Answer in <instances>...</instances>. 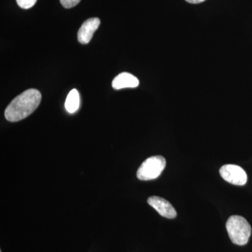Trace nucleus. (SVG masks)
Returning <instances> with one entry per match:
<instances>
[{
  "label": "nucleus",
  "mask_w": 252,
  "mask_h": 252,
  "mask_svg": "<svg viewBox=\"0 0 252 252\" xmlns=\"http://www.w3.org/2000/svg\"><path fill=\"white\" fill-rule=\"evenodd\" d=\"M138 79L130 73L123 72L114 78L112 81V87L116 90L126 89V88H136L139 86Z\"/></svg>",
  "instance_id": "nucleus-7"
},
{
  "label": "nucleus",
  "mask_w": 252,
  "mask_h": 252,
  "mask_svg": "<svg viewBox=\"0 0 252 252\" xmlns=\"http://www.w3.org/2000/svg\"><path fill=\"white\" fill-rule=\"evenodd\" d=\"M60 1L63 7L66 8V9H70V8L77 6L80 2L81 0H60Z\"/></svg>",
  "instance_id": "nucleus-10"
},
{
  "label": "nucleus",
  "mask_w": 252,
  "mask_h": 252,
  "mask_svg": "<svg viewBox=\"0 0 252 252\" xmlns=\"http://www.w3.org/2000/svg\"></svg>",
  "instance_id": "nucleus-12"
},
{
  "label": "nucleus",
  "mask_w": 252,
  "mask_h": 252,
  "mask_svg": "<svg viewBox=\"0 0 252 252\" xmlns=\"http://www.w3.org/2000/svg\"><path fill=\"white\" fill-rule=\"evenodd\" d=\"M226 229L232 243L237 245H246L252 234L251 225L243 217L234 215L226 222Z\"/></svg>",
  "instance_id": "nucleus-2"
},
{
  "label": "nucleus",
  "mask_w": 252,
  "mask_h": 252,
  "mask_svg": "<svg viewBox=\"0 0 252 252\" xmlns=\"http://www.w3.org/2000/svg\"><path fill=\"white\" fill-rule=\"evenodd\" d=\"M147 203L162 217L167 219H174L177 217L175 209L165 199L158 196H152L148 198Z\"/></svg>",
  "instance_id": "nucleus-5"
},
{
  "label": "nucleus",
  "mask_w": 252,
  "mask_h": 252,
  "mask_svg": "<svg viewBox=\"0 0 252 252\" xmlns=\"http://www.w3.org/2000/svg\"><path fill=\"white\" fill-rule=\"evenodd\" d=\"M166 166V160L162 156H154L146 159L137 172L140 180L148 181L158 178Z\"/></svg>",
  "instance_id": "nucleus-3"
},
{
  "label": "nucleus",
  "mask_w": 252,
  "mask_h": 252,
  "mask_svg": "<svg viewBox=\"0 0 252 252\" xmlns=\"http://www.w3.org/2000/svg\"><path fill=\"white\" fill-rule=\"evenodd\" d=\"M80 105V97L77 89H73L68 94L66 99L64 107L68 112L74 113L77 112Z\"/></svg>",
  "instance_id": "nucleus-8"
},
{
  "label": "nucleus",
  "mask_w": 252,
  "mask_h": 252,
  "mask_svg": "<svg viewBox=\"0 0 252 252\" xmlns=\"http://www.w3.org/2000/svg\"><path fill=\"white\" fill-rule=\"evenodd\" d=\"M41 100V94L39 91L28 89L11 101L5 110V118L10 122L23 120L37 109Z\"/></svg>",
  "instance_id": "nucleus-1"
},
{
  "label": "nucleus",
  "mask_w": 252,
  "mask_h": 252,
  "mask_svg": "<svg viewBox=\"0 0 252 252\" xmlns=\"http://www.w3.org/2000/svg\"><path fill=\"white\" fill-rule=\"evenodd\" d=\"M220 173L222 178L233 185L243 186L248 182L246 172L236 165H225L220 167Z\"/></svg>",
  "instance_id": "nucleus-4"
},
{
  "label": "nucleus",
  "mask_w": 252,
  "mask_h": 252,
  "mask_svg": "<svg viewBox=\"0 0 252 252\" xmlns=\"http://www.w3.org/2000/svg\"><path fill=\"white\" fill-rule=\"evenodd\" d=\"M186 1L190 4H199V3L203 2L205 0H186Z\"/></svg>",
  "instance_id": "nucleus-11"
},
{
  "label": "nucleus",
  "mask_w": 252,
  "mask_h": 252,
  "mask_svg": "<svg viewBox=\"0 0 252 252\" xmlns=\"http://www.w3.org/2000/svg\"><path fill=\"white\" fill-rule=\"evenodd\" d=\"M99 25L100 20L98 18H91L86 20L78 32V41L82 44H89L94 32L98 29Z\"/></svg>",
  "instance_id": "nucleus-6"
},
{
  "label": "nucleus",
  "mask_w": 252,
  "mask_h": 252,
  "mask_svg": "<svg viewBox=\"0 0 252 252\" xmlns=\"http://www.w3.org/2000/svg\"><path fill=\"white\" fill-rule=\"evenodd\" d=\"M37 0H16V2L20 7L24 9H31L36 4Z\"/></svg>",
  "instance_id": "nucleus-9"
}]
</instances>
